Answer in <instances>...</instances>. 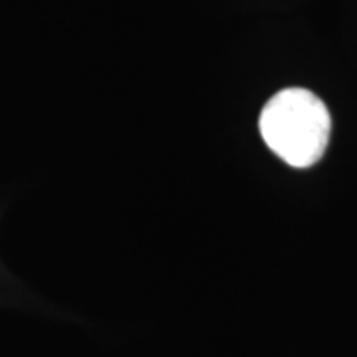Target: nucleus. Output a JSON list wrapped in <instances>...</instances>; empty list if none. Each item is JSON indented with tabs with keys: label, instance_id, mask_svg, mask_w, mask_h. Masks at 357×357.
<instances>
[{
	"label": "nucleus",
	"instance_id": "1",
	"mask_svg": "<svg viewBox=\"0 0 357 357\" xmlns=\"http://www.w3.org/2000/svg\"><path fill=\"white\" fill-rule=\"evenodd\" d=\"M258 128L272 153L294 169H307L328 149L332 117L310 89L286 88L268 100Z\"/></svg>",
	"mask_w": 357,
	"mask_h": 357
}]
</instances>
